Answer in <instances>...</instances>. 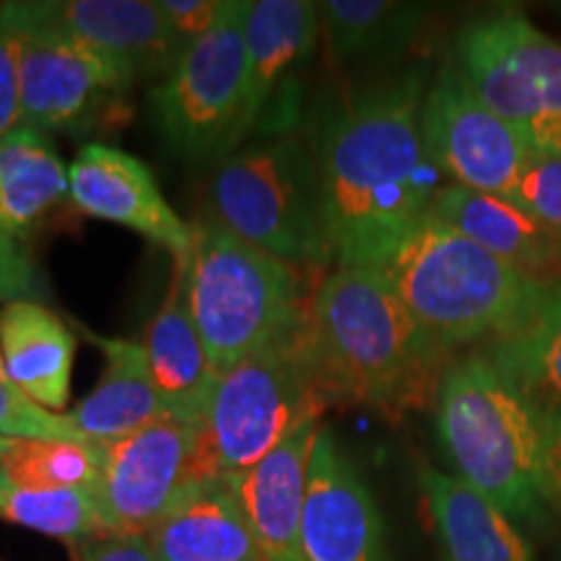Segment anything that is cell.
Returning <instances> with one entry per match:
<instances>
[{"label": "cell", "instance_id": "1", "mask_svg": "<svg viewBox=\"0 0 561 561\" xmlns=\"http://www.w3.org/2000/svg\"><path fill=\"white\" fill-rule=\"evenodd\" d=\"M419 70L343 89L312 115L310 149L335 268H382L450 182L421 130Z\"/></svg>", "mask_w": 561, "mask_h": 561}, {"label": "cell", "instance_id": "2", "mask_svg": "<svg viewBox=\"0 0 561 561\" xmlns=\"http://www.w3.org/2000/svg\"><path fill=\"white\" fill-rule=\"evenodd\" d=\"M310 359L325 405L398 416L437 398L450 354L421 331L380 268H333L312 299Z\"/></svg>", "mask_w": 561, "mask_h": 561}, {"label": "cell", "instance_id": "3", "mask_svg": "<svg viewBox=\"0 0 561 561\" xmlns=\"http://www.w3.org/2000/svg\"><path fill=\"white\" fill-rule=\"evenodd\" d=\"M380 271L421 331L445 354L520 331L551 289L432 216Z\"/></svg>", "mask_w": 561, "mask_h": 561}, {"label": "cell", "instance_id": "4", "mask_svg": "<svg viewBox=\"0 0 561 561\" xmlns=\"http://www.w3.org/2000/svg\"><path fill=\"white\" fill-rule=\"evenodd\" d=\"M185 289L216 375L310 328L314 276L240 240L216 219L193 227Z\"/></svg>", "mask_w": 561, "mask_h": 561}, {"label": "cell", "instance_id": "5", "mask_svg": "<svg viewBox=\"0 0 561 561\" xmlns=\"http://www.w3.org/2000/svg\"><path fill=\"white\" fill-rule=\"evenodd\" d=\"M434 401L439 439L458 479L515 525L543 523L541 411L483 354L447 364Z\"/></svg>", "mask_w": 561, "mask_h": 561}, {"label": "cell", "instance_id": "6", "mask_svg": "<svg viewBox=\"0 0 561 561\" xmlns=\"http://www.w3.org/2000/svg\"><path fill=\"white\" fill-rule=\"evenodd\" d=\"M322 409L307 328L216 377L198 421L193 479H240Z\"/></svg>", "mask_w": 561, "mask_h": 561}, {"label": "cell", "instance_id": "7", "mask_svg": "<svg viewBox=\"0 0 561 561\" xmlns=\"http://www.w3.org/2000/svg\"><path fill=\"white\" fill-rule=\"evenodd\" d=\"M210 206L221 227L280 261L314 276L335 268L318 167L299 133L224 159L210 182Z\"/></svg>", "mask_w": 561, "mask_h": 561}, {"label": "cell", "instance_id": "8", "mask_svg": "<svg viewBox=\"0 0 561 561\" xmlns=\"http://www.w3.org/2000/svg\"><path fill=\"white\" fill-rule=\"evenodd\" d=\"M19 45L21 125L47 133L115 130L130 115L128 70L42 16L37 3H3Z\"/></svg>", "mask_w": 561, "mask_h": 561}, {"label": "cell", "instance_id": "9", "mask_svg": "<svg viewBox=\"0 0 561 561\" xmlns=\"http://www.w3.org/2000/svg\"><path fill=\"white\" fill-rule=\"evenodd\" d=\"M248 9L250 0H231L219 24L195 39L172 73L151 91L161 138L182 159H227L250 138Z\"/></svg>", "mask_w": 561, "mask_h": 561}, {"label": "cell", "instance_id": "10", "mask_svg": "<svg viewBox=\"0 0 561 561\" xmlns=\"http://www.w3.org/2000/svg\"><path fill=\"white\" fill-rule=\"evenodd\" d=\"M455 68L533 153L561 157V42L523 13H491L460 32Z\"/></svg>", "mask_w": 561, "mask_h": 561}, {"label": "cell", "instance_id": "11", "mask_svg": "<svg viewBox=\"0 0 561 561\" xmlns=\"http://www.w3.org/2000/svg\"><path fill=\"white\" fill-rule=\"evenodd\" d=\"M426 151L450 185L512 198L533 151L468 87L455 62L439 70L421 110Z\"/></svg>", "mask_w": 561, "mask_h": 561}, {"label": "cell", "instance_id": "12", "mask_svg": "<svg viewBox=\"0 0 561 561\" xmlns=\"http://www.w3.org/2000/svg\"><path fill=\"white\" fill-rule=\"evenodd\" d=\"M198 426L164 419L123 439L102 442L94 496L110 536H146L195 476Z\"/></svg>", "mask_w": 561, "mask_h": 561}, {"label": "cell", "instance_id": "13", "mask_svg": "<svg viewBox=\"0 0 561 561\" xmlns=\"http://www.w3.org/2000/svg\"><path fill=\"white\" fill-rule=\"evenodd\" d=\"M320 37L318 3L250 0L244 19L250 136L271 140L299 130L305 70Z\"/></svg>", "mask_w": 561, "mask_h": 561}, {"label": "cell", "instance_id": "14", "mask_svg": "<svg viewBox=\"0 0 561 561\" xmlns=\"http://www.w3.org/2000/svg\"><path fill=\"white\" fill-rule=\"evenodd\" d=\"M70 198L68 167L42 133L19 125L0 138V301H42L45 278L30 255V237Z\"/></svg>", "mask_w": 561, "mask_h": 561}, {"label": "cell", "instance_id": "15", "mask_svg": "<svg viewBox=\"0 0 561 561\" xmlns=\"http://www.w3.org/2000/svg\"><path fill=\"white\" fill-rule=\"evenodd\" d=\"M301 549L307 561H388L375 496L325 426H320L310 455Z\"/></svg>", "mask_w": 561, "mask_h": 561}, {"label": "cell", "instance_id": "16", "mask_svg": "<svg viewBox=\"0 0 561 561\" xmlns=\"http://www.w3.org/2000/svg\"><path fill=\"white\" fill-rule=\"evenodd\" d=\"M70 201L94 219L117 224L187 263L193 252V227L182 221L161 195L144 161L107 144H87L68 167Z\"/></svg>", "mask_w": 561, "mask_h": 561}, {"label": "cell", "instance_id": "17", "mask_svg": "<svg viewBox=\"0 0 561 561\" xmlns=\"http://www.w3.org/2000/svg\"><path fill=\"white\" fill-rule=\"evenodd\" d=\"M42 16L110 55L133 81L172 73L185 53L159 0H47Z\"/></svg>", "mask_w": 561, "mask_h": 561}, {"label": "cell", "instance_id": "18", "mask_svg": "<svg viewBox=\"0 0 561 561\" xmlns=\"http://www.w3.org/2000/svg\"><path fill=\"white\" fill-rule=\"evenodd\" d=\"M144 538L159 561H263L234 479H193Z\"/></svg>", "mask_w": 561, "mask_h": 561}, {"label": "cell", "instance_id": "19", "mask_svg": "<svg viewBox=\"0 0 561 561\" xmlns=\"http://www.w3.org/2000/svg\"><path fill=\"white\" fill-rule=\"evenodd\" d=\"M430 216L538 284L557 286L561 280V234L517 201L445 185L434 198Z\"/></svg>", "mask_w": 561, "mask_h": 561}, {"label": "cell", "instance_id": "20", "mask_svg": "<svg viewBox=\"0 0 561 561\" xmlns=\"http://www.w3.org/2000/svg\"><path fill=\"white\" fill-rule=\"evenodd\" d=\"M320 426V413L305 419L268 458L234 479L263 561H307L301 549V504Z\"/></svg>", "mask_w": 561, "mask_h": 561}, {"label": "cell", "instance_id": "21", "mask_svg": "<svg viewBox=\"0 0 561 561\" xmlns=\"http://www.w3.org/2000/svg\"><path fill=\"white\" fill-rule=\"evenodd\" d=\"M73 331L94 343L104 356V369L96 388L68 411L70 424L94 442L123 439L146 430L149 424L174 416L172 405L153 382L144 343L107 339L73 320Z\"/></svg>", "mask_w": 561, "mask_h": 561}, {"label": "cell", "instance_id": "22", "mask_svg": "<svg viewBox=\"0 0 561 561\" xmlns=\"http://www.w3.org/2000/svg\"><path fill=\"white\" fill-rule=\"evenodd\" d=\"M76 348L73 331L42 301H11L0 310L5 375L42 409H68Z\"/></svg>", "mask_w": 561, "mask_h": 561}, {"label": "cell", "instance_id": "23", "mask_svg": "<svg viewBox=\"0 0 561 561\" xmlns=\"http://www.w3.org/2000/svg\"><path fill=\"white\" fill-rule=\"evenodd\" d=\"M178 265L172 286L146 328L144 351L151 377L161 396L172 405L174 416L198 426L201 413L214 390L216 371L195 328L185 289V265Z\"/></svg>", "mask_w": 561, "mask_h": 561}, {"label": "cell", "instance_id": "24", "mask_svg": "<svg viewBox=\"0 0 561 561\" xmlns=\"http://www.w3.org/2000/svg\"><path fill=\"white\" fill-rule=\"evenodd\" d=\"M421 489L450 561H533L520 528L458 476L426 468Z\"/></svg>", "mask_w": 561, "mask_h": 561}, {"label": "cell", "instance_id": "25", "mask_svg": "<svg viewBox=\"0 0 561 561\" xmlns=\"http://www.w3.org/2000/svg\"><path fill=\"white\" fill-rule=\"evenodd\" d=\"M320 34L339 62H375L401 55L426 21V5L398 0L318 3Z\"/></svg>", "mask_w": 561, "mask_h": 561}, {"label": "cell", "instance_id": "26", "mask_svg": "<svg viewBox=\"0 0 561 561\" xmlns=\"http://www.w3.org/2000/svg\"><path fill=\"white\" fill-rule=\"evenodd\" d=\"M483 356L538 411H561V280L520 331L491 341Z\"/></svg>", "mask_w": 561, "mask_h": 561}, {"label": "cell", "instance_id": "27", "mask_svg": "<svg viewBox=\"0 0 561 561\" xmlns=\"http://www.w3.org/2000/svg\"><path fill=\"white\" fill-rule=\"evenodd\" d=\"M0 520L58 538L73 549L110 536L89 491L19 486L5 479L3 471H0Z\"/></svg>", "mask_w": 561, "mask_h": 561}, {"label": "cell", "instance_id": "28", "mask_svg": "<svg viewBox=\"0 0 561 561\" xmlns=\"http://www.w3.org/2000/svg\"><path fill=\"white\" fill-rule=\"evenodd\" d=\"M0 471L19 486L94 491L102 471V442L11 439Z\"/></svg>", "mask_w": 561, "mask_h": 561}, {"label": "cell", "instance_id": "29", "mask_svg": "<svg viewBox=\"0 0 561 561\" xmlns=\"http://www.w3.org/2000/svg\"><path fill=\"white\" fill-rule=\"evenodd\" d=\"M0 437L26 442H91L70 424L68 413L34 403L16 385L0 380Z\"/></svg>", "mask_w": 561, "mask_h": 561}, {"label": "cell", "instance_id": "30", "mask_svg": "<svg viewBox=\"0 0 561 561\" xmlns=\"http://www.w3.org/2000/svg\"><path fill=\"white\" fill-rule=\"evenodd\" d=\"M512 201L520 203L538 221L561 234V157L533 153Z\"/></svg>", "mask_w": 561, "mask_h": 561}, {"label": "cell", "instance_id": "31", "mask_svg": "<svg viewBox=\"0 0 561 561\" xmlns=\"http://www.w3.org/2000/svg\"><path fill=\"white\" fill-rule=\"evenodd\" d=\"M229 5L231 0H159L161 13L170 21L174 37L185 50L219 24Z\"/></svg>", "mask_w": 561, "mask_h": 561}, {"label": "cell", "instance_id": "32", "mask_svg": "<svg viewBox=\"0 0 561 561\" xmlns=\"http://www.w3.org/2000/svg\"><path fill=\"white\" fill-rule=\"evenodd\" d=\"M21 125L19 45L9 19L0 11V138Z\"/></svg>", "mask_w": 561, "mask_h": 561}, {"label": "cell", "instance_id": "33", "mask_svg": "<svg viewBox=\"0 0 561 561\" xmlns=\"http://www.w3.org/2000/svg\"><path fill=\"white\" fill-rule=\"evenodd\" d=\"M541 491L546 507H553L561 515V411H541Z\"/></svg>", "mask_w": 561, "mask_h": 561}, {"label": "cell", "instance_id": "34", "mask_svg": "<svg viewBox=\"0 0 561 561\" xmlns=\"http://www.w3.org/2000/svg\"><path fill=\"white\" fill-rule=\"evenodd\" d=\"M79 561H159L144 536H104L79 549Z\"/></svg>", "mask_w": 561, "mask_h": 561}, {"label": "cell", "instance_id": "35", "mask_svg": "<svg viewBox=\"0 0 561 561\" xmlns=\"http://www.w3.org/2000/svg\"><path fill=\"white\" fill-rule=\"evenodd\" d=\"M0 380H9V375H5V367H3V354H0Z\"/></svg>", "mask_w": 561, "mask_h": 561}, {"label": "cell", "instance_id": "36", "mask_svg": "<svg viewBox=\"0 0 561 561\" xmlns=\"http://www.w3.org/2000/svg\"><path fill=\"white\" fill-rule=\"evenodd\" d=\"M9 445H11V439H3V437H0V455H3L5 450H9Z\"/></svg>", "mask_w": 561, "mask_h": 561}]
</instances>
